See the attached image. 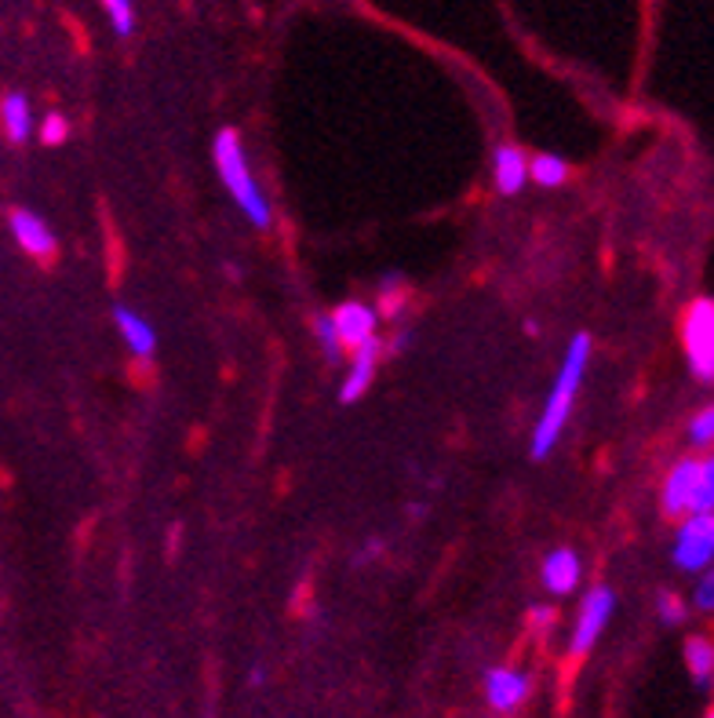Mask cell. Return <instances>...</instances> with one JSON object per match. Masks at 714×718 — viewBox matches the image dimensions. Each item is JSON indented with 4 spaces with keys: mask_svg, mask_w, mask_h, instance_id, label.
I'll use <instances>...</instances> for the list:
<instances>
[{
    "mask_svg": "<svg viewBox=\"0 0 714 718\" xmlns=\"http://www.w3.org/2000/svg\"><path fill=\"white\" fill-rule=\"evenodd\" d=\"M314 333H317V339H321V350H325L328 364L339 361V350H343V344H339V336H336L332 317H325V314L317 317V322H314Z\"/></svg>",
    "mask_w": 714,
    "mask_h": 718,
    "instance_id": "obj_18",
    "label": "cell"
},
{
    "mask_svg": "<svg viewBox=\"0 0 714 718\" xmlns=\"http://www.w3.org/2000/svg\"><path fill=\"white\" fill-rule=\"evenodd\" d=\"M580 554L569 551V547L547 554V562H543V584H547L551 595H573L576 584H580Z\"/></svg>",
    "mask_w": 714,
    "mask_h": 718,
    "instance_id": "obj_11",
    "label": "cell"
},
{
    "mask_svg": "<svg viewBox=\"0 0 714 718\" xmlns=\"http://www.w3.org/2000/svg\"><path fill=\"white\" fill-rule=\"evenodd\" d=\"M525 179H529V161H525V154L518 150V146H500L496 150V187H500V193H518L521 187H525Z\"/></svg>",
    "mask_w": 714,
    "mask_h": 718,
    "instance_id": "obj_12",
    "label": "cell"
},
{
    "mask_svg": "<svg viewBox=\"0 0 714 718\" xmlns=\"http://www.w3.org/2000/svg\"><path fill=\"white\" fill-rule=\"evenodd\" d=\"M113 322H117L121 328V336H124V344L132 347V355H154V347H157V336H154V325H146L139 314L128 311V306H117V314H113Z\"/></svg>",
    "mask_w": 714,
    "mask_h": 718,
    "instance_id": "obj_13",
    "label": "cell"
},
{
    "mask_svg": "<svg viewBox=\"0 0 714 718\" xmlns=\"http://www.w3.org/2000/svg\"><path fill=\"white\" fill-rule=\"evenodd\" d=\"M66 135H70V124H66V117H59V113H48L44 124H41V143L59 146V143H66Z\"/></svg>",
    "mask_w": 714,
    "mask_h": 718,
    "instance_id": "obj_19",
    "label": "cell"
},
{
    "mask_svg": "<svg viewBox=\"0 0 714 718\" xmlns=\"http://www.w3.org/2000/svg\"><path fill=\"white\" fill-rule=\"evenodd\" d=\"M689 438H693L696 446H707V441L714 438V413H711V408H704V413L693 416V424H689Z\"/></svg>",
    "mask_w": 714,
    "mask_h": 718,
    "instance_id": "obj_20",
    "label": "cell"
},
{
    "mask_svg": "<svg viewBox=\"0 0 714 718\" xmlns=\"http://www.w3.org/2000/svg\"><path fill=\"white\" fill-rule=\"evenodd\" d=\"M714 606V580H711V573L700 580V587H696V609H711Z\"/></svg>",
    "mask_w": 714,
    "mask_h": 718,
    "instance_id": "obj_22",
    "label": "cell"
},
{
    "mask_svg": "<svg viewBox=\"0 0 714 718\" xmlns=\"http://www.w3.org/2000/svg\"><path fill=\"white\" fill-rule=\"evenodd\" d=\"M212 157H215V168H219V176L226 182V190H230V198L237 201V209H241L256 226H270V204L263 198V190L256 187L252 172H248L241 135H237L234 128H223L212 143Z\"/></svg>",
    "mask_w": 714,
    "mask_h": 718,
    "instance_id": "obj_2",
    "label": "cell"
},
{
    "mask_svg": "<svg viewBox=\"0 0 714 718\" xmlns=\"http://www.w3.org/2000/svg\"><path fill=\"white\" fill-rule=\"evenodd\" d=\"M532 620H536L540 628H547V624L554 620V613H551L547 606H536V609H532Z\"/></svg>",
    "mask_w": 714,
    "mask_h": 718,
    "instance_id": "obj_23",
    "label": "cell"
},
{
    "mask_svg": "<svg viewBox=\"0 0 714 718\" xmlns=\"http://www.w3.org/2000/svg\"><path fill=\"white\" fill-rule=\"evenodd\" d=\"M0 121H4V135L11 143H26L30 132H33V117H30V102L26 96H19V91H11L0 102Z\"/></svg>",
    "mask_w": 714,
    "mask_h": 718,
    "instance_id": "obj_14",
    "label": "cell"
},
{
    "mask_svg": "<svg viewBox=\"0 0 714 718\" xmlns=\"http://www.w3.org/2000/svg\"><path fill=\"white\" fill-rule=\"evenodd\" d=\"M11 234H15V242L26 248L30 256H52L55 253V234L48 231V223L41 220V215H33L26 209L11 212Z\"/></svg>",
    "mask_w": 714,
    "mask_h": 718,
    "instance_id": "obj_10",
    "label": "cell"
},
{
    "mask_svg": "<svg viewBox=\"0 0 714 718\" xmlns=\"http://www.w3.org/2000/svg\"><path fill=\"white\" fill-rule=\"evenodd\" d=\"M685 664H689V671H693V678L700 682V686H707L711 667H714V653H711L707 638H689V642H685Z\"/></svg>",
    "mask_w": 714,
    "mask_h": 718,
    "instance_id": "obj_15",
    "label": "cell"
},
{
    "mask_svg": "<svg viewBox=\"0 0 714 718\" xmlns=\"http://www.w3.org/2000/svg\"><path fill=\"white\" fill-rule=\"evenodd\" d=\"M354 369H350V375L343 380V391H339V402L343 405H350V402H358L361 394L369 391V383H372V372H376V361H379V355H383V344L376 336L372 339H365L358 350H354Z\"/></svg>",
    "mask_w": 714,
    "mask_h": 718,
    "instance_id": "obj_9",
    "label": "cell"
},
{
    "mask_svg": "<svg viewBox=\"0 0 714 718\" xmlns=\"http://www.w3.org/2000/svg\"><path fill=\"white\" fill-rule=\"evenodd\" d=\"M714 504V463L711 460H682L667 478L664 507L667 515H704Z\"/></svg>",
    "mask_w": 714,
    "mask_h": 718,
    "instance_id": "obj_3",
    "label": "cell"
},
{
    "mask_svg": "<svg viewBox=\"0 0 714 718\" xmlns=\"http://www.w3.org/2000/svg\"><path fill=\"white\" fill-rule=\"evenodd\" d=\"M532 179L540 182V187H562L565 179H569V165L562 161V157H554V154H540V157H532Z\"/></svg>",
    "mask_w": 714,
    "mask_h": 718,
    "instance_id": "obj_16",
    "label": "cell"
},
{
    "mask_svg": "<svg viewBox=\"0 0 714 718\" xmlns=\"http://www.w3.org/2000/svg\"><path fill=\"white\" fill-rule=\"evenodd\" d=\"M612 606H616V595H612L609 587H594L591 595H587L580 620H576V631H573V653H591V646L598 642V635L605 631V624L612 617Z\"/></svg>",
    "mask_w": 714,
    "mask_h": 718,
    "instance_id": "obj_6",
    "label": "cell"
},
{
    "mask_svg": "<svg viewBox=\"0 0 714 718\" xmlns=\"http://www.w3.org/2000/svg\"><path fill=\"white\" fill-rule=\"evenodd\" d=\"M332 325H336L339 344L350 347V350H358L365 339L376 336V314H372L365 303H343L332 314Z\"/></svg>",
    "mask_w": 714,
    "mask_h": 718,
    "instance_id": "obj_7",
    "label": "cell"
},
{
    "mask_svg": "<svg viewBox=\"0 0 714 718\" xmlns=\"http://www.w3.org/2000/svg\"><path fill=\"white\" fill-rule=\"evenodd\" d=\"M682 344L689 369L696 380H711L714 375V303L696 300L689 306L685 322H682Z\"/></svg>",
    "mask_w": 714,
    "mask_h": 718,
    "instance_id": "obj_4",
    "label": "cell"
},
{
    "mask_svg": "<svg viewBox=\"0 0 714 718\" xmlns=\"http://www.w3.org/2000/svg\"><path fill=\"white\" fill-rule=\"evenodd\" d=\"M529 675H521L514 667H496L489 671V678H485V693H489V704L496 711H510L518 708L521 700L529 697Z\"/></svg>",
    "mask_w": 714,
    "mask_h": 718,
    "instance_id": "obj_8",
    "label": "cell"
},
{
    "mask_svg": "<svg viewBox=\"0 0 714 718\" xmlns=\"http://www.w3.org/2000/svg\"><path fill=\"white\" fill-rule=\"evenodd\" d=\"M714 554V518L711 511L704 515H689V521L678 529L675 543V562L682 569H704Z\"/></svg>",
    "mask_w": 714,
    "mask_h": 718,
    "instance_id": "obj_5",
    "label": "cell"
},
{
    "mask_svg": "<svg viewBox=\"0 0 714 718\" xmlns=\"http://www.w3.org/2000/svg\"><path fill=\"white\" fill-rule=\"evenodd\" d=\"M591 361V336H576L569 344V355L562 361V372L554 380V391L547 397V408H543L536 430H532V456L543 460L554 441L562 438V427L569 424V413H573V402H576V391H580V380H583V369Z\"/></svg>",
    "mask_w": 714,
    "mask_h": 718,
    "instance_id": "obj_1",
    "label": "cell"
},
{
    "mask_svg": "<svg viewBox=\"0 0 714 718\" xmlns=\"http://www.w3.org/2000/svg\"><path fill=\"white\" fill-rule=\"evenodd\" d=\"M102 8H106L113 33H117V37H132V30H135V4H132V0H102Z\"/></svg>",
    "mask_w": 714,
    "mask_h": 718,
    "instance_id": "obj_17",
    "label": "cell"
},
{
    "mask_svg": "<svg viewBox=\"0 0 714 718\" xmlns=\"http://www.w3.org/2000/svg\"><path fill=\"white\" fill-rule=\"evenodd\" d=\"M660 617H664V624H682V617H685L682 598H678V595H660Z\"/></svg>",
    "mask_w": 714,
    "mask_h": 718,
    "instance_id": "obj_21",
    "label": "cell"
}]
</instances>
